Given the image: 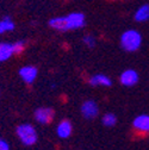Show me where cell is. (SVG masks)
<instances>
[{
  "instance_id": "cell-1",
  "label": "cell",
  "mask_w": 149,
  "mask_h": 150,
  "mask_svg": "<svg viewBox=\"0 0 149 150\" xmlns=\"http://www.w3.org/2000/svg\"><path fill=\"white\" fill-rule=\"evenodd\" d=\"M86 24V17L81 12H72L65 17H55L49 21V26L56 31L66 32L70 30H78Z\"/></svg>"
},
{
  "instance_id": "cell-2",
  "label": "cell",
  "mask_w": 149,
  "mask_h": 150,
  "mask_svg": "<svg viewBox=\"0 0 149 150\" xmlns=\"http://www.w3.org/2000/svg\"><path fill=\"white\" fill-rule=\"evenodd\" d=\"M119 43L123 50L128 52H134L137 51L142 45V36L137 30L130 29L122 33Z\"/></svg>"
},
{
  "instance_id": "cell-3",
  "label": "cell",
  "mask_w": 149,
  "mask_h": 150,
  "mask_svg": "<svg viewBox=\"0 0 149 150\" xmlns=\"http://www.w3.org/2000/svg\"><path fill=\"white\" fill-rule=\"evenodd\" d=\"M16 134H17L18 138H19V141L26 146H31V145L36 144L37 139H38V135H37L35 126L29 123L18 125L16 129Z\"/></svg>"
},
{
  "instance_id": "cell-4",
  "label": "cell",
  "mask_w": 149,
  "mask_h": 150,
  "mask_svg": "<svg viewBox=\"0 0 149 150\" xmlns=\"http://www.w3.org/2000/svg\"><path fill=\"white\" fill-rule=\"evenodd\" d=\"M80 112L85 119L92 120L98 117L99 115V106L94 100H86L82 103L80 107Z\"/></svg>"
},
{
  "instance_id": "cell-5",
  "label": "cell",
  "mask_w": 149,
  "mask_h": 150,
  "mask_svg": "<svg viewBox=\"0 0 149 150\" xmlns=\"http://www.w3.org/2000/svg\"><path fill=\"white\" fill-rule=\"evenodd\" d=\"M54 116L55 112L51 107H38L33 113V118L38 124H49L53 122Z\"/></svg>"
},
{
  "instance_id": "cell-6",
  "label": "cell",
  "mask_w": 149,
  "mask_h": 150,
  "mask_svg": "<svg viewBox=\"0 0 149 150\" xmlns=\"http://www.w3.org/2000/svg\"><path fill=\"white\" fill-rule=\"evenodd\" d=\"M140 80V75L135 69H125L119 76V82L125 87L135 86Z\"/></svg>"
},
{
  "instance_id": "cell-7",
  "label": "cell",
  "mask_w": 149,
  "mask_h": 150,
  "mask_svg": "<svg viewBox=\"0 0 149 150\" xmlns=\"http://www.w3.org/2000/svg\"><path fill=\"white\" fill-rule=\"evenodd\" d=\"M37 75H38V70L33 66H24L19 69V76L25 83L30 85L35 82V80L37 79Z\"/></svg>"
},
{
  "instance_id": "cell-8",
  "label": "cell",
  "mask_w": 149,
  "mask_h": 150,
  "mask_svg": "<svg viewBox=\"0 0 149 150\" xmlns=\"http://www.w3.org/2000/svg\"><path fill=\"white\" fill-rule=\"evenodd\" d=\"M72 132H73L72 122H70V120H67V119L62 120V122L57 125V127H56V134H57V136H59L60 138H62V139H66V138L70 137Z\"/></svg>"
},
{
  "instance_id": "cell-9",
  "label": "cell",
  "mask_w": 149,
  "mask_h": 150,
  "mask_svg": "<svg viewBox=\"0 0 149 150\" xmlns=\"http://www.w3.org/2000/svg\"><path fill=\"white\" fill-rule=\"evenodd\" d=\"M134 127L141 132H149V115H140L133 122Z\"/></svg>"
},
{
  "instance_id": "cell-10",
  "label": "cell",
  "mask_w": 149,
  "mask_h": 150,
  "mask_svg": "<svg viewBox=\"0 0 149 150\" xmlns=\"http://www.w3.org/2000/svg\"><path fill=\"white\" fill-rule=\"evenodd\" d=\"M89 85L91 86H104V87H110L112 86V80H111L107 75L105 74H96L92 78H89Z\"/></svg>"
},
{
  "instance_id": "cell-11",
  "label": "cell",
  "mask_w": 149,
  "mask_h": 150,
  "mask_svg": "<svg viewBox=\"0 0 149 150\" xmlns=\"http://www.w3.org/2000/svg\"><path fill=\"white\" fill-rule=\"evenodd\" d=\"M13 54H14L13 43L0 42V62H6L12 57Z\"/></svg>"
},
{
  "instance_id": "cell-12",
  "label": "cell",
  "mask_w": 149,
  "mask_h": 150,
  "mask_svg": "<svg viewBox=\"0 0 149 150\" xmlns=\"http://www.w3.org/2000/svg\"><path fill=\"white\" fill-rule=\"evenodd\" d=\"M134 18L137 23H144V22L149 21V4H144V5L140 6L137 8V11L135 12Z\"/></svg>"
},
{
  "instance_id": "cell-13",
  "label": "cell",
  "mask_w": 149,
  "mask_h": 150,
  "mask_svg": "<svg viewBox=\"0 0 149 150\" xmlns=\"http://www.w3.org/2000/svg\"><path fill=\"white\" fill-rule=\"evenodd\" d=\"M14 28H16V25L9 16L4 17L3 19H0V35H3L5 32H10V31L14 30Z\"/></svg>"
},
{
  "instance_id": "cell-14",
  "label": "cell",
  "mask_w": 149,
  "mask_h": 150,
  "mask_svg": "<svg viewBox=\"0 0 149 150\" xmlns=\"http://www.w3.org/2000/svg\"><path fill=\"white\" fill-rule=\"evenodd\" d=\"M101 123L106 127H112L117 124V116L115 113H112V112H107V113H105L103 116Z\"/></svg>"
},
{
  "instance_id": "cell-15",
  "label": "cell",
  "mask_w": 149,
  "mask_h": 150,
  "mask_svg": "<svg viewBox=\"0 0 149 150\" xmlns=\"http://www.w3.org/2000/svg\"><path fill=\"white\" fill-rule=\"evenodd\" d=\"M82 42H84V44H85L86 47H88V48H93V47L96 45V38H94V37H93L92 35H86V36H84Z\"/></svg>"
},
{
  "instance_id": "cell-16",
  "label": "cell",
  "mask_w": 149,
  "mask_h": 150,
  "mask_svg": "<svg viewBox=\"0 0 149 150\" xmlns=\"http://www.w3.org/2000/svg\"><path fill=\"white\" fill-rule=\"evenodd\" d=\"M24 49H25V41H17L13 43V50L16 55L23 52Z\"/></svg>"
},
{
  "instance_id": "cell-17",
  "label": "cell",
  "mask_w": 149,
  "mask_h": 150,
  "mask_svg": "<svg viewBox=\"0 0 149 150\" xmlns=\"http://www.w3.org/2000/svg\"><path fill=\"white\" fill-rule=\"evenodd\" d=\"M0 150H10V144L4 138H0Z\"/></svg>"
}]
</instances>
